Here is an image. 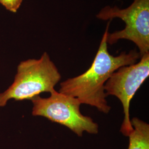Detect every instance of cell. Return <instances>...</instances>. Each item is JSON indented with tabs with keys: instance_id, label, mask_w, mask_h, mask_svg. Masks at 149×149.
Returning a JSON list of instances; mask_svg holds the SVG:
<instances>
[{
	"instance_id": "1",
	"label": "cell",
	"mask_w": 149,
	"mask_h": 149,
	"mask_svg": "<svg viewBox=\"0 0 149 149\" xmlns=\"http://www.w3.org/2000/svg\"><path fill=\"white\" fill-rule=\"evenodd\" d=\"M111 21L106 28L90 68L85 72L65 80L60 84L59 92L77 98L81 104L95 107L98 111L107 114L111 109L108 104L104 85L113 73L120 68L137 63L140 55L136 50L123 52L118 56L110 54L107 39Z\"/></svg>"
},
{
	"instance_id": "2",
	"label": "cell",
	"mask_w": 149,
	"mask_h": 149,
	"mask_svg": "<svg viewBox=\"0 0 149 149\" xmlns=\"http://www.w3.org/2000/svg\"><path fill=\"white\" fill-rule=\"evenodd\" d=\"M61 76L47 52L39 59H28L20 63L13 83L0 93V107L11 99L31 100L43 92H52Z\"/></svg>"
},
{
	"instance_id": "3",
	"label": "cell",
	"mask_w": 149,
	"mask_h": 149,
	"mask_svg": "<svg viewBox=\"0 0 149 149\" xmlns=\"http://www.w3.org/2000/svg\"><path fill=\"white\" fill-rule=\"evenodd\" d=\"M96 18L102 21L119 18L125 23L122 30L109 32L108 44L113 45L119 40L125 39L137 46L140 57L149 53V0H133L126 8L107 6L96 15Z\"/></svg>"
},
{
	"instance_id": "4",
	"label": "cell",
	"mask_w": 149,
	"mask_h": 149,
	"mask_svg": "<svg viewBox=\"0 0 149 149\" xmlns=\"http://www.w3.org/2000/svg\"><path fill=\"white\" fill-rule=\"evenodd\" d=\"M50 94L48 98L38 96L31 100L33 116L44 117L64 125L80 137L84 132L92 134L98 133V124L81 113V103L78 99L55 90Z\"/></svg>"
},
{
	"instance_id": "5",
	"label": "cell",
	"mask_w": 149,
	"mask_h": 149,
	"mask_svg": "<svg viewBox=\"0 0 149 149\" xmlns=\"http://www.w3.org/2000/svg\"><path fill=\"white\" fill-rule=\"evenodd\" d=\"M149 76V53H148L141 56L139 62L118 69L105 84L107 96H116L122 103L124 118L120 131L126 136L133 130L129 114L130 101Z\"/></svg>"
},
{
	"instance_id": "6",
	"label": "cell",
	"mask_w": 149,
	"mask_h": 149,
	"mask_svg": "<svg viewBox=\"0 0 149 149\" xmlns=\"http://www.w3.org/2000/svg\"><path fill=\"white\" fill-rule=\"evenodd\" d=\"M131 121L133 130L128 135V149H149V124L138 118Z\"/></svg>"
},
{
	"instance_id": "7",
	"label": "cell",
	"mask_w": 149,
	"mask_h": 149,
	"mask_svg": "<svg viewBox=\"0 0 149 149\" xmlns=\"http://www.w3.org/2000/svg\"><path fill=\"white\" fill-rule=\"evenodd\" d=\"M23 0H0V3L13 13H16L21 5Z\"/></svg>"
}]
</instances>
